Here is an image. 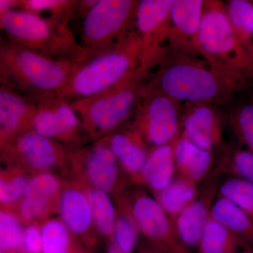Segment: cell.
I'll use <instances>...</instances> for the list:
<instances>
[{"label": "cell", "instance_id": "16", "mask_svg": "<svg viewBox=\"0 0 253 253\" xmlns=\"http://www.w3.org/2000/svg\"><path fill=\"white\" fill-rule=\"evenodd\" d=\"M212 203L211 196L198 197L172 221L176 234L188 249H199L211 219Z\"/></svg>", "mask_w": 253, "mask_h": 253}, {"label": "cell", "instance_id": "3", "mask_svg": "<svg viewBox=\"0 0 253 253\" xmlns=\"http://www.w3.org/2000/svg\"><path fill=\"white\" fill-rule=\"evenodd\" d=\"M68 23L14 9L0 14V26L10 41L51 59L78 61L89 54Z\"/></svg>", "mask_w": 253, "mask_h": 253}, {"label": "cell", "instance_id": "7", "mask_svg": "<svg viewBox=\"0 0 253 253\" xmlns=\"http://www.w3.org/2000/svg\"><path fill=\"white\" fill-rule=\"evenodd\" d=\"M134 128L155 148L168 144L178 129V116L170 98L155 86L145 89L136 111Z\"/></svg>", "mask_w": 253, "mask_h": 253}, {"label": "cell", "instance_id": "12", "mask_svg": "<svg viewBox=\"0 0 253 253\" xmlns=\"http://www.w3.org/2000/svg\"><path fill=\"white\" fill-rule=\"evenodd\" d=\"M37 103L9 86H0L1 149L18 134L32 129Z\"/></svg>", "mask_w": 253, "mask_h": 253}, {"label": "cell", "instance_id": "19", "mask_svg": "<svg viewBox=\"0 0 253 253\" xmlns=\"http://www.w3.org/2000/svg\"><path fill=\"white\" fill-rule=\"evenodd\" d=\"M59 210L63 223L75 234H85L93 221L90 204L86 194L69 188L61 194Z\"/></svg>", "mask_w": 253, "mask_h": 253}, {"label": "cell", "instance_id": "34", "mask_svg": "<svg viewBox=\"0 0 253 253\" xmlns=\"http://www.w3.org/2000/svg\"><path fill=\"white\" fill-rule=\"evenodd\" d=\"M231 169L236 177L253 184V151H239L233 156Z\"/></svg>", "mask_w": 253, "mask_h": 253}, {"label": "cell", "instance_id": "36", "mask_svg": "<svg viewBox=\"0 0 253 253\" xmlns=\"http://www.w3.org/2000/svg\"><path fill=\"white\" fill-rule=\"evenodd\" d=\"M21 248L24 253H42V236L36 226H28L23 230Z\"/></svg>", "mask_w": 253, "mask_h": 253}, {"label": "cell", "instance_id": "21", "mask_svg": "<svg viewBox=\"0 0 253 253\" xmlns=\"http://www.w3.org/2000/svg\"><path fill=\"white\" fill-rule=\"evenodd\" d=\"M185 137L201 149L211 151L217 140V132L214 114L201 106L194 110L184 121Z\"/></svg>", "mask_w": 253, "mask_h": 253}, {"label": "cell", "instance_id": "5", "mask_svg": "<svg viewBox=\"0 0 253 253\" xmlns=\"http://www.w3.org/2000/svg\"><path fill=\"white\" fill-rule=\"evenodd\" d=\"M138 1L96 0L83 18L81 45L89 52L101 51L131 34Z\"/></svg>", "mask_w": 253, "mask_h": 253}, {"label": "cell", "instance_id": "26", "mask_svg": "<svg viewBox=\"0 0 253 253\" xmlns=\"http://www.w3.org/2000/svg\"><path fill=\"white\" fill-rule=\"evenodd\" d=\"M203 6L201 0H174L170 18L174 26L184 34H198L203 18Z\"/></svg>", "mask_w": 253, "mask_h": 253}, {"label": "cell", "instance_id": "18", "mask_svg": "<svg viewBox=\"0 0 253 253\" xmlns=\"http://www.w3.org/2000/svg\"><path fill=\"white\" fill-rule=\"evenodd\" d=\"M175 170L174 146L162 145L149 153L141 180L158 194L172 182Z\"/></svg>", "mask_w": 253, "mask_h": 253}, {"label": "cell", "instance_id": "9", "mask_svg": "<svg viewBox=\"0 0 253 253\" xmlns=\"http://www.w3.org/2000/svg\"><path fill=\"white\" fill-rule=\"evenodd\" d=\"M71 150L57 141L38 134L33 129L21 133L1 151L3 157L21 163L41 172H46L71 158Z\"/></svg>", "mask_w": 253, "mask_h": 253}, {"label": "cell", "instance_id": "1", "mask_svg": "<svg viewBox=\"0 0 253 253\" xmlns=\"http://www.w3.org/2000/svg\"><path fill=\"white\" fill-rule=\"evenodd\" d=\"M143 67L136 35L89 52L77 61L59 96L69 102L86 99L116 85Z\"/></svg>", "mask_w": 253, "mask_h": 253}, {"label": "cell", "instance_id": "10", "mask_svg": "<svg viewBox=\"0 0 253 253\" xmlns=\"http://www.w3.org/2000/svg\"><path fill=\"white\" fill-rule=\"evenodd\" d=\"M131 215L138 228L165 253H191L176 234L172 220L157 200L139 194L131 206Z\"/></svg>", "mask_w": 253, "mask_h": 253}, {"label": "cell", "instance_id": "11", "mask_svg": "<svg viewBox=\"0 0 253 253\" xmlns=\"http://www.w3.org/2000/svg\"><path fill=\"white\" fill-rule=\"evenodd\" d=\"M174 0H141L138 1L134 23L137 29L141 63L148 68L156 56V46L170 17Z\"/></svg>", "mask_w": 253, "mask_h": 253}, {"label": "cell", "instance_id": "32", "mask_svg": "<svg viewBox=\"0 0 253 253\" xmlns=\"http://www.w3.org/2000/svg\"><path fill=\"white\" fill-rule=\"evenodd\" d=\"M138 228L131 215H121L113 231L114 244L123 253H133L138 241Z\"/></svg>", "mask_w": 253, "mask_h": 253}, {"label": "cell", "instance_id": "33", "mask_svg": "<svg viewBox=\"0 0 253 253\" xmlns=\"http://www.w3.org/2000/svg\"><path fill=\"white\" fill-rule=\"evenodd\" d=\"M28 181L26 176L20 174L8 178L1 176L0 180V201L1 204H14L23 196Z\"/></svg>", "mask_w": 253, "mask_h": 253}, {"label": "cell", "instance_id": "14", "mask_svg": "<svg viewBox=\"0 0 253 253\" xmlns=\"http://www.w3.org/2000/svg\"><path fill=\"white\" fill-rule=\"evenodd\" d=\"M101 141L113 151L121 166L134 179L141 180V172L149 153L144 138L134 126L131 129H118Z\"/></svg>", "mask_w": 253, "mask_h": 253}, {"label": "cell", "instance_id": "4", "mask_svg": "<svg viewBox=\"0 0 253 253\" xmlns=\"http://www.w3.org/2000/svg\"><path fill=\"white\" fill-rule=\"evenodd\" d=\"M147 69L141 67L124 81L99 94L71 103L86 136L97 141L119 129L136 112L145 89Z\"/></svg>", "mask_w": 253, "mask_h": 253}, {"label": "cell", "instance_id": "24", "mask_svg": "<svg viewBox=\"0 0 253 253\" xmlns=\"http://www.w3.org/2000/svg\"><path fill=\"white\" fill-rule=\"evenodd\" d=\"M90 204L93 222L101 235H113L116 224V210L108 193L97 188H91L86 191Z\"/></svg>", "mask_w": 253, "mask_h": 253}, {"label": "cell", "instance_id": "29", "mask_svg": "<svg viewBox=\"0 0 253 253\" xmlns=\"http://www.w3.org/2000/svg\"><path fill=\"white\" fill-rule=\"evenodd\" d=\"M68 228L62 221L52 219L42 228V253H70L71 238Z\"/></svg>", "mask_w": 253, "mask_h": 253}, {"label": "cell", "instance_id": "28", "mask_svg": "<svg viewBox=\"0 0 253 253\" xmlns=\"http://www.w3.org/2000/svg\"><path fill=\"white\" fill-rule=\"evenodd\" d=\"M221 197L229 200L253 219V184L239 177H232L219 187Z\"/></svg>", "mask_w": 253, "mask_h": 253}, {"label": "cell", "instance_id": "30", "mask_svg": "<svg viewBox=\"0 0 253 253\" xmlns=\"http://www.w3.org/2000/svg\"><path fill=\"white\" fill-rule=\"evenodd\" d=\"M59 189V181L56 176L50 173H40L28 181L23 198L48 204Z\"/></svg>", "mask_w": 253, "mask_h": 253}, {"label": "cell", "instance_id": "6", "mask_svg": "<svg viewBox=\"0 0 253 253\" xmlns=\"http://www.w3.org/2000/svg\"><path fill=\"white\" fill-rule=\"evenodd\" d=\"M32 129L71 150L78 149L86 136L83 124L71 103L59 95L36 101Z\"/></svg>", "mask_w": 253, "mask_h": 253}, {"label": "cell", "instance_id": "13", "mask_svg": "<svg viewBox=\"0 0 253 253\" xmlns=\"http://www.w3.org/2000/svg\"><path fill=\"white\" fill-rule=\"evenodd\" d=\"M197 36L201 48L212 56L223 57L242 44L229 16L219 9L208 10L203 15Z\"/></svg>", "mask_w": 253, "mask_h": 253}, {"label": "cell", "instance_id": "20", "mask_svg": "<svg viewBox=\"0 0 253 253\" xmlns=\"http://www.w3.org/2000/svg\"><path fill=\"white\" fill-rule=\"evenodd\" d=\"M211 218L235 234L240 240L253 245V219L236 204L224 197L212 203Z\"/></svg>", "mask_w": 253, "mask_h": 253}, {"label": "cell", "instance_id": "38", "mask_svg": "<svg viewBox=\"0 0 253 253\" xmlns=\"http://www.w3.org/2000/svg\"><path fill=\"white\" fill-rule=\"evenodd\" d=\"M107 253H123L120 251L117 246L114 244V243L111 242L108 248Z\"/></svg>", "mask_w": 253, "mask_h": 253}, {"label": "cell", "instance_id": "17", "mask_svg": "<svg viewBox=\"0 0 253 253\" xmlns=\"http://www.w3.org/2000/svg\"><path fill=\"white\" fill-rule=\"evenodd\" d=\"M174 161L179 177L197 184L209 172L212 157L211 151L183 137L174 145Z\"/></svg>", "mask_w": 253, "mask_h": 253}, {"label": "cell", "instance_id": "39", "mask_svg": "<svg viewBox=\"0 0 253 253\" xmlns=\"http://www.w3.org/2000/svg\"><path fill=\"white\" fill-rule=\"evenodd\" d=\"M143 253H165L163 252V251H161V250L159 248L157 247V249L154 250V251H146V252H144Z\"/></svg>", "mask_w": 253, "mask_h": 253}, {"label": "cell", "instance_id": "22", "mask_svg": "<svg viewBox=\"0 0 253 253\" xmlns=\"http://www.w3.org/2000/svg\"><path fill=\"white\" fill-rule=\"evenodd\" d=\"M197 184L183 178L172 182L158 193V202L167 213L172 221L184 209L198 198Z\"/></svg>", "mask_w": 253, "mask_h": 253}, {"label": "cell", "instance_id": "27", "mask_svg": "<svg viewBox=\"0 0 253 253\" xmlns=\"http://www.w3.org/2000/svg\"><path fill=\"white\" fill-rule=\"evenodd\" d=\"M229 18L236 34L245 45L253 38V4L246 0H232L228 7Z\"/></svg>", "mask_w": 253, "mask_h": 253}, {"label": "cell", "instance_id": "31", "mask_svg": "<svg viewBox=\"0 0 253 253\" xmlns=\"http://www.w3.org/2000/svg\"><path fill=\"white\" fill-rule=\"evenodd\" d=\"M23 232L17 217L12 213L0 212V246L1 252L13 253L21 247Z\"/></svg>", "mask_w": 253, "mask_h": 253}, {"label": "cell", "instance_id": "8", "mask_svg": "<svg viewBox=\"0 0 253 253\" xmlns=\"http://www.w3.org/2000/svg\"><path fill=\"white\" fill-rule=\"evenodd\" d=\"M155 87L169 98L181 101H206L217 96L219 83L212 73L204 68L178 63L161 73L158 77V86Z\"/></svg>", "mask_w": 253, "mask_h": 253}, {"label": "cell", "instance_id": "35", "mask_svg": "<svg viewBox=\"0 0 253 253\" xmlns=\"http://www.w3.org/2000/svg\"><path fill=\"white\" fill-rule=\"evenodd\" d=\"M240 133L243 139L253 151V106L247 105L241 109L239 117Z\"/></svg>", "mask_w": 253, "mask_h": 253}, {"label": "cell", "instance_id": "25", "mask_svg": "<svg viewBox=\"0 0 253 253\" xmlns=\"http://www.w3.org/2000/svg\"><path fill=\"white\" fill-rule=\"evenodd\" d=\"M78 5L76 0H18L16 9L38 15L49 14L48 18L69 24L77 16Z\"/></svg>", "mask_w": 253, "mask_h": 253}, {"label": "cell", "instance_id": "23", "mask_svg": "<svg viewBox=\"0 0 253 253\" xmlns=\"http://www.w3.org/2000/svg\"><path fill=\"white\" fill-rule=\"evenodd\" d=\"M240 239L226 226L210 219L199 244L200 253H238Z\"/></svg>", "mask_w": 253, "mask_h": 253}, {"label": "cell", "instance_id": "2", "mask_svg": "<svg viewBox=\"0 0 253 253\" xmlns=\"http://www.w3.org/2000/svg\"><path fill=\"white\" fill-rule=\"evenodd\" d=\"M76 62L51 59L4 40L0 45V81L38 101L60 94Z\"/></svg>", "mask_w": 253, "mask_h": 253}, {"label": "cell", "instance_id": "15", "mask_svg": "<svg viewBox=\"0 0 253 253\" xmlns=\"http://www.w3.org/2000/svg\"><path fill=\"white\" fill-rule=\"evenodd\" d=\"M77 151L83 157L86 175L94 187L106 193L112 191L119 178L121 165L109 146L99 140L88 149Z\"/></svg>", "mask_w": 253, "mask_h": 253}, {"label": "cell", "instance_id": "37", "mask_svg": "<svg viewBox=\"0 0 253 253\" xmlns=\"http://www.w3.org/2000/svg\"><path fill=\"white\" fill-rule=\"evenodd\" d=\"M18 0H0V14L9 10L16 9Z\"/></svg>", "mask_w": 253, "mask_h": 253}]
</instances>
